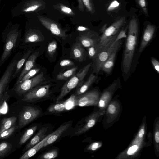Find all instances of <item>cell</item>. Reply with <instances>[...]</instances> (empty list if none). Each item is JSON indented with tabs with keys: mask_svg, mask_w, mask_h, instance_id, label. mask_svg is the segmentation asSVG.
I'll return each instance as SVG.
<instances>
[{
	"mask_svg": "<svg viewBox=\"0 0 159 159\" xmlns=\"http://www.w3.org/2000/svg\"><path fill=\"white\" fill-rule=\"evenodd\" d=\"M139 25L136 19L133 17L129 22L122 63V71L124 75L129 72L138 44Z\"/></svg>",
	"mask_w": 159,
	"mask_h": 159,
	"instance_id": "1",
	"label": "cell"
},
{
	"mask_svg": "<svg viewBox=\"0 0 159 159\" xmlns=\"http://www.w3.org/2000/svg\"><path fill=\"white\" fill-rule=\"evenodd\" d=\"M21 31L17 28L9 29L2 34L3 51L0 58V67L18 48L21 39Z\"/></svg>",
	"mask_w": 159,
	"mask_h": 159,
	"instance_id": "2",
	"label": "cell"
},
{
	"mask_svg": "<svg viewBox=\"0 0 159 159\" xmlns=\"http://www.w3.org/2000/svg\"><path fill=\"white\" fill-rule=\"evenodd\" d=\"M125 22V18L123 17L116 21L104 30L96 44L95 57L115 40Z\"/></svg>",
	"mask_w": 159,
	"mask_h": 159,
	"instance_id": "3",
	"label": "cell"
},
{
	"mask_svg": "<svg viewBox=\"0 0 159 159\" xmlns=\"http://www.w3.org/2000/svg\"><path fill=\"white\" fill-rule=\"evenodd\" d=\"M92 63H90L80 69L79 72L75 74L62 86L60 93L56 99L58 102L68 94L72 90L77 86L81 85L83 81L87 74Z\"/></svg>",
	"mask_w": 159,
	"mask_h": 159,
	"instance_id": "4",
	"label": "cell"
},
{
	"mask_svg": "<svg viewBox=\"0 0 159 159\" xmlns=\"http://www.w3.org/2000/svg\"><path fill=\"white\" fill-rule=\"evenodd\" d=\"M44 80V73L41 72L35 76L14 86L11 90L17 95L22 96L29 91L38 86Z\"/></svg>",
	"mask_w": 159,
	"mask_h": 159,
	"instance_id": "5",
	"label": "cell"
},
{
	"mask_svg": "<svg viewBox=\"0 0 159 159\" xmlns=\"http://www.w3.org/2000/svg\"><path fill=\"white\" fill-rule=\"evenodd\" d=\"M114 41L98 53L94 58V73L98 74L101 70L103 64L114 50L117 47L121 46L122 43L121 40L118 41L116 43H114Z\"/></svg>",
	"mask_w": 159,
	"mask_h": 159,
	"instance_id": "6",
	"label": "cell"
},
{
	"mask_svg": "<svg viewBox=\"0 0 159 159\" xmlns=\"http://www.w3.org/2000/svg\"><path fill=\"white\" fill-rule=\"evenodd\" d=\"M41 111L39 108L31 106L24 107L20 112L19 116V128L21 129L27 125L40 115Z\"/></svg>",
	"mask_w": 159,
	"mask_h": 159,
	"instance_id": "7",
	"label": "cell"
},
{
	"mask_svg": "<svg viewBox=\"0 0 159 159\" xmlns=\"http://www.w3.org/2000/svg\"><path fill=\"white\" fill-rule=\"evenodd\" d=\"M50 86V85L37 86L24 94L22 100L28 102H34L45 97L49 93Z\"/></svg>",
	"mask_w": 159,
	"mask_h": 159,
	"instance_id": "8",
	"label": "cell"
},
{
	"mask_svg": "<svg viewBox=\"0 0 159 159\" xmlns=\"http://www.w3.org/2000/svg\"><path fill=\"white\" fill-rule=\"evenodd\" d=\"M43 40V38L36 30L29 29L21 38L18 49H23L29 48L34 43Z\"/></svg>",
	"mask_w": 159,
	"mask_h": 159,
	"instance_id": "9",
	"label": "cell"
},
{
	"mask_svg": "<svg viewBox=\"0 0 159 159\" xmlns=\"http://www.w3.org/2000/svg\"><path fill=\"white\" fill-rule=\"evenodd\" d=\"M99 95L98 91L94 90L77 96L76 106L84 107L96 104Z\"/></svg>",
	"mask_w": 159,
	"mask_h": 159,
	"instance_id": "10",
	"label": "cell"
},
{
	"mask_svg": "<svg viewBox=\"0 0 159 159\" xmlns=\"http://www.w3.org/2000/svg\"><path fill=\"white\" fill-rule=\"evenodd\" d=\"M38 17L42 24L53 34L63 39L67 37L65 32L57 23L45 17L40 16Z\"/></svg>",
	"mask_w": 159,
	"mask_h": 159,
	"instance_id": "11",
	"label": "cell"
},
{
	"mask_svg": "<svg viewBox=\"0 0 159 159\" xmlns=\"http://www.w3.org/2000/svg\"><path fill=\"white\" fill-rule=\"evenodd\" d=\"M39 54V51H35L31 53L26 61L20 75L18 76L16 82L14 86L18 84L24 76L34 66L36 61Z\"/></svg>",
	"mask_w": 159,
	"mask_h": 159,
	"instance_id": "12",
	"label": "cell"
},
{
	"mask_svg": "<svg viewBox=\"0 0 159 159\" xmlns=\"http://www.w3.org/2000/svg\"><path fill=\"white\" fill-rule=\"evenodd\" d=\"M155 31L154 25L149 24L144 29L139 49V52H142L154 36Z\"/></svg>",
	"mask_w": 159,
	"mask_h": 159,
	"instance_id": "13",
	"label": "cell"
},
{
	"mask_svg": "<svg viewBox=\"0 0 159 159\" xmlns=\"http://www.w3.org/2000/svg\"><path fill=\"white\" fill-rule=\"evenodd\" d=\"M70 125L69 123L62 124L54 132L50 134L47 139L43 147L52 144L57 140L61 135L69 128Z\"/></svg>",
	"mask_w": 159,
	"mask_h": 159,
	"instance_id": "14",
	"label": "cell"
},
{
	"mask_svg": "<svg viewBox=\"0 0 159 159\" xmlns=\"http://www.w3.org/2000/svg\"><path fill=\"white\" fill-rule=\"evenodd\" d=\"M120 47H118L116 48L102 65L101 70L106 74L109 75L111 73L114 66L116 55Z\"/></svg>",
	"mask_w": 159,
	"mask_h": 159,
	"instance_id": "15",
	"label": "cell"
},
{
	"mask_svg": "<svg viewBox=\"0 0 159 159\" xmlns=\"http://www.w3.org/2000/svg\"><path fill=\"white\" fill-rule=\"evenodd\" d=\"M33 50L29 49L22 53V57L17 61L15 67V70L13 76V79L15 78L20 75L23 67L29 55L32 52Z\"/></svg>",
	"mask_w": 159,
	"mask_h": 159,
	"instance_id": "16",
	"label": "cell"
},
{
	"mask_svg": "<svg viewBox=\"0 0 159 159\" xmlns=\"http://www.w3.org/2000/svg\"><path fill=\"white\" fill-rule=\"evenodd\" d=\"M48 130V127L42 128L26 145V149L28 150L43 140L47 136Z\"/></svg>",
	"mask_w": 159,
	"mask_h": 159,
	"instance_id": "17",
	"label": "cell"
},
{
	"mask_svg": "<svg viewBox=\"0 0 159 159\" xmlns=\"http://www.w3.org/2000/svg\"><path fill=\"white\" fill-rule=\"evenodd\" d=\"M49 135L50 134L48 135L42 141L29 149L19 158L28 159L35 155L41 148L43 147Z\"/></svg>",
	"mask_w": 159,
	"mask_h": 159,
	"instance_id": "18",
	"label": "cell"
},
{
	"mask_svg": "<svg viewBox=\"0 0 159 159\" xmlns=\"http://www.w3.org/2000/svg\"><path fill=\"white\" fill-rule=\"evenodd\" d=\"M97 113H94L88 118L84 125L79 128L75 133V134L80 135L85 132L95 125L97 116Z\"/></svg>",
	"mask_w": 159,
	"mask_h": 159,
	"instance_id": "19",
	"label": "cell"
},
{
	"mask_svg": "<svg viewBox=\"0 0 159 159\" xmlns=\"http://www.w3.org/2000/svg\"><path fill=\"white\" fill-rule=\"evenodd\" d=\"M96 78L97 77L93 73L91 74L86 81L79 86L75 95L76 96H79L84 93L95 81Z\"/></svg>",
	"mask_w": 159,
	"mask_h": 159,
	"instance_id": "20",
	"label": "cell"
},
{
	"mask_svg": "<svg viewBox=\"0 0 159 159\" xmlns=\"http://www.w3.org/2000/svg\"><path fill=\"white\" fill-rule=\"evenodd\" d=\"M98 39L99 38L96 39L93 38L92 36L88 34H83L78 38V39L82 45L86 48L96 45Z\"/></svg>",
	"mask_w": 159,
	"mask_h": 159,
	"instance_id": "21",
	"label": "cell"
},
{
	"mask_svg": "<svg viewBox=\"0 0 159 159\" xmlns=\"http://www.w3.org/2000/svg\"><path fill=\"white\" fill-rule=\"evenodd\" d=\"M71 54L74 59L81 61L84 57V50L80 43H76L72 48Z\"/></svg>",
	"mask_w": 159,
	"mask_h": 159,
	"instance_id": "22",
	"label": "cell"
},
{
	"mask_svg": "<svg viewBox=\"0 0 159 159\" xmlns=\"http://www.w3.org/2000/svg\"><path fill=\"white\" fill-rule=\"evenodd\" d=\"M17 118L15 116L4 118L0 124V133L15 125Z\"/></svg>",
	"mask_w": 159,
	"mask_h": 159,
	"instance_id": "23",
	"label": "cell"
},
{
	"mask_svg": "<svg viewBox=\"0 0 159 159\" xmlns=\"http://www.w3.org/2000/svg\"><path fill=\"white\" fill-rule=\"evenodd\" d=\"M37 128V126H33L28 129L24 133L21 137L19 144L22 145L25 143L33 135Z\"/></svg>",
	"mask_w": 159,
	"mask_h": 159,
	"instance_id": "24",
	"label": "cell"
},
{
	"mask_svg": "<svg viewBox=\"0 0 159 159\" xmlns=\"http://www.w3.org/2000/svg\"><path fill=\"white\" fill-rule=\"evenodd\" d=\"M10 91L9 89L6 91L0 99V113H5L4 111H7V106L6 101L10 96Z\"/></svg>",
	"mask_w": 159,
	"mask_h": 159,
	"instance_id": "25",
	"label": "cell"
},
{
	"mask_svg": "<svg viewBox=\"0 0 159 159\" xmlns=\"http://www.w3.org/2000/svg\"><path fill=\"white\" fill-rule=\"evenodd\" d=\"M77 69L78 67L76 66L60 73L57 75V79L59 80H66L75 74Z\"/></svg>",
	"mask_w": 159,
	"mask_h": 159,
	"instance_id": "26",
	"label": "cell"
},
{
	"mask_svg": "<svg viewBox=\"0 0 159 159\" xmlns=\"http://www.w3.org/2000/svg\"><path fill=\"white\" fill-rule=\"evenodd\" d=\"M12 147L10 143L6 141L0 143V158L4 157L9 152Z\"/></svg>",
	"mask_w": 159,
	"mask_h": 159,
	"instance_id": "27",
	"label": "cell"
},
{
	"mask_svg": "<svg viewBox=\"0 0 159 159\" xmlns=\"http://www.w3.org/2000/svg\"><path fill=\"white\" fill-rule=\"evenodd\" d=\"M42 5V4L38 1H34L28 3L24 7L23 11L25 12H29L34 11L40 8Z\"/></svg>",
	"mask_w": 159,
	"mask_h": 159,
	"instance_id": "28",
	"label": "cell"
},
{
	"mask_svg": "<svg viewBox=\"0 0 159 159\" xmlns=\"http://www.w3.org/2000/svg\"><path fill=\"white\" fill-rule=\"evenodd\" d=\"M48 111L51 113H58L66 111L64 102L51 105L48 108Z\"/></svg>",
	"mask_w": 159,
	"mask_h": 159,
	"instance_id": "29",
	"label": "cell"
},
{
	"mask_svg": "<svg viewBox=\"0 0 159 159\" xmlns=\"http://www.w3.org/2000/svg\"><path fill=\"white\" fill-rule=\"evenodd\" d=\"M77 96L75 94L72 95L67 100L64 102L66 110L73 109L76 106Z\"/></svg>",
	"mask_w": 159,
	"mask_h": 159,
	"instance_id": "30",
	"label": "cell"
},
{
	"mask_svg": "<svg viewBox=\"0 0 159 159\" xmlns=\"http://www.w3.org/2000/svg\"><path fill=\"white\" fill-rule=\"evenodd\" d=\"M19 128L18 126L14 125L6 129L0 133V139H2L7 138L11 136L15 130Z\"/></svg>",
	"mask_w": 159,
	"mask_h": 159,
	"instance_id": "31",
	"label": "cell"
},
{
	"mask_svg": "<svg viewBox=\"0 0 159 159\" xmlns=\"http://www.w3.org/2000/svg\"><path fill=\"white\" fill-rule=\"evenodd\" d=\"M39 70L40 69L39 68H34V67L24 76L20 83L22 82L27 80L33 77L39 71Z\"/></svg>",
	"mask_w": 159,
	"mask_h": 159,
	"instance_id": "32",
	"label": "cell"
},
{
	"mask_svg": "<svg viewBox=\"0 0 159 159\" xmlns=\"http://www.w3.org/2000/svg\"><path fill=\"white\" fill-rule=\"evenodd\" d=\"M58 152L56 150H52L45 152L40 157L41 159H53L58 155Z\"/></svg>",
	"mask_w": 159,
	"mask_h": 159,
	"instance_id": "33",
	"label": "cell"
},
{
	"mask_svg": "<svg viewBox=\"0 0 159 159\" xmlns=\"http://www.w3.org/2000/svg\"><path fill=\"white\" fill-rule=\"evenodd\" d=\"M57 43L55 40L50 42L48 45L47 52L50 56L53 55L57 48Z\"/></svg>",
	"mask_w": 159,
	"mask_h": 159,
	"instance_id": "34",
	"label": "cell"
},
{
	"mask_svg": "<svg viewBox=\"0 0 159 159\" xmlns=\"http://www.w3.org/2000/svg\"><path fill=\"white\" fill-rule=\"evenodd\" d=\"M82 0L88 11L91 13H94V7L92 0Z\"/></svg>",
	"mask_w": 159,
	"mask_h": 159,
	"instance_id": "35",
	"label": "cell"
},
{
	"mask_svg": "<svg viewBox=\"0 0 159 159\" xmlns=\"http://www.w3.org/2000/svg\"><path fill=\"white\" fill-rule=\"evenodd\" d=\"M137 3L144 14L148 16L147 2L146 0H136Z\"/></svg>",
	"mask_w": 159,
	"mask_h": 159,
	"instance_id": "36",
	"label": "cell"
},
{
	"mask_svg": "<svg viewBox=\"0 0 159 159\" xmlns=\"http://www.w3.org/2000/svg\"><path fill=\"white\" fill-rule=\"evenodd\" d=\"M59 9L63 13L69 15H74V13L73 10L70 8L67 7L61 4H59L58 5Z\"/></svg>",
	"mask_w": 159,
	"mask_h": 159,
	"instance_id": "37",
	"label": "cell"
},
{
	"mask_svg": "<svg viewBox=\"0 0 159 159\" xmlns=\"http://www.w3.org/2000/svg\"><path fill=\"white\" fill-rule=\"evenodd\" d=\"M120 5V3L117 1L114 0L108 5L107 11H113L118 8Z\"/></svg>",
	"mask_w": 159,
	"mask_h": 159,
	"instance_id": "38",
	"label": "cell"
},
{
	"mask_svg": "<svg viewBox=\"0 0 159 159\" xmlns=\"http://www.w3.org/2000/svg\"><path fill=\"white\" fill-rule=\"evenodd\" d=\"M96 45H93L88 48V54L90 58L94 59L96 56Z\"/></svg>",
	"mask_w": 159,
	"mask_h": 159,
	"instance_id": "39",
	"label": "cell"
},
{
	"mask_svg": "<svg viewBox=\"0 0 159 159\" xmlns=\"http://www.w3.org/2000/svg\"><path fill=\"white\" fill-rule=\"evenodd\" d=\"M125 30H121L117 34L116 39L114 41V43H116L118 41L121 40L122 38L127 37Z\"/></svg>",
	"mask_w": 159,
	"mask_h": 159,
	"instance_id": "40",
	"label": "cell"
},
{
	"mask_svg": "<svg viewBox=\"0 0 159 159\" xmlns=\"http://www.w3.org/2000/svg\"><path fill=\"white\" fill-rule=\"evenodd\" d=\"M151 61L155 70L158 74H159V62L158 60L155 57H152L151 58Z\"/></svg>",
	"mask_w": 159,
	"mask_h": 159,
	"instance_id": "41",
	"label": "cell"
},
{
	"mask_svg": "<svg viewBox=\"0 0 159 159\" xmlns=\"http://www.w3.org/2000/svg\"><path fill=\"white\" fill-rule=\"evenodd\" d=\"M60 65L61 66L64 67L73 65L74 63L70 60L64 59L60 62Z\"/></svg>",
	"mask_w": 159,
	"mask_h": 159,
	"instance_id": "42",
	"label": "cell"
},
{
	"mask_svg": "<svg viewBox=\"0 0 159 159\" xmlns=\"http://www.w3.org/2000/svg\"><path fill=\"white\" fill-rule=\"evenodd\" d=\"M100 146V144L99 143L95 142L89 145L87 149L92 151H95Z\"/></svg>",
	"mask_w": 159,
	"mask_h": 159,
	"instance_id": "43",
	"label": "cell"
},
{
	"mask_svg": "<svg viewBox=\"0 0 159 159\" xmlns=\"http://www.w3.org/2000/svg\"><path fill=\"white\" fill-rule=\"evenodd\" d=\"M138 147L137 145H134L130 147L127 151V154L128 155H131L134 153L137 149Z\"/></svg>",
	"mask_w": 159,
	"mask_h": 159,
	"instance_id": "44",
	"label": "cell"
},
{
	"mask_svg": "<svg viewBox=\"0 0 159 159\" xmlns=\"http://www.w3.org/2000/svg\"><path fill=\"white\" fill-rule=\"evenodd\" d=\"M108 111L109 113L111 114H113L116 111V107L114 105L111 104L108 106Z\"/></svg>",
	"mask_w": 159,
	"mask_h": 159,
	"instance_id": "45",
	"label": "cell"
},
{
	"mask_svg": "<svg viewBox=\"0 0 159 159\" xmlns=\"http://www.w3.org/2000/svg\"><path fill=\"white\" fill-rule=\"evenodd\" d=\"M78 5V8L79 10L81 11L82 12H83L84 11V6L83 3L82 2V0H77Z\"/></svg>",
	"mask_w": 159,
	"mask_h": 159,
	"instance_id": "46",
	"label": "cell"
},
{
	"mask_svg": "<svg viewBox=\"0 0 159 159\" xmlns=\"http://www.w3.org/2000/svg\"><path fill=\"white\" fill-rule=\"evenodd\" d=\"M98 105L99 107L101 108H103L104 107L105 105V101L101 99L99 102Z\"/></svg>",
	"mask_w": 159,
	"mask_h": 159,
	"instance_id": "47",
	"label": "cell"
},
{
	"mask_svg": "<svg viewBox=\"0 0 159 159\" xmlns=\"http://www.w3.org/2000/svg\"><path fill=\"white\" fill-rule=\"evenodd\" d=\"M89 30L88 28L82 26H79L77 28V30L79 31H84Z\"/></svg>",
	"mask_w": 159,
	"mask_h": 159,
	"instance_id": "48",
	"label": "cell"
},
{
	"mask_svg": "<svg viewBox=\"0 0 159 159\" xmlns=\"http://www.w3.org/2000/svg\"><path fill=\"white\" fill-rule=\"evenodd\" d=\"M155 139L156 142L158 143L159 142V132L157 131L155 134Z\"/></svg>",
	"mask_w": 159,
	"mask_h": 159,
	"instance_id": "49",
	"label": "cell"
},
{
	"mask_svg": "<svg viewBox=\"0 0 159 159\" xmlns=\"http://www.w3.org/2000/svg\"><path fill=\"white\" fill-rule=\"evenodd\" d=\"M144 130L143 129H141L139 131L138 136L139 138L142 137L144 134Z\"/></svg>",
	"mask_w": 159,
	"mask_h": 159,
	"instance_id": "50",
	"label": "cell"
},
{
	"mask_svg": "<svg viewBox=\"0 0 159 159\" xmlns=\"http://www.w3.org/2000/svg\"><path fill=\"white\" fill-rule=\"evenodd\" d=\"M1 114L0 113V116H1Z\"/></svg>",
	"mask_w": 159,
	"mask_h": 159,
	"instance_id": "51",
	"label": "cell"
}]
</instances>
